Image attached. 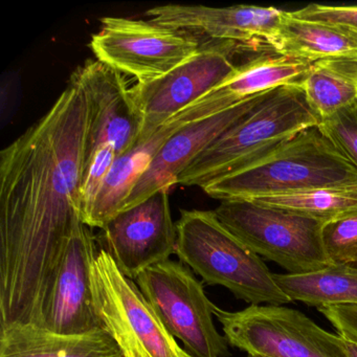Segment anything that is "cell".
Instances as JSON below:
<instances>
[{
  "mask_svg": "<svg viewBox=\"0 0 357 357\" xmlns=\"http://www.w3.org/2000/svg\"><path fill=\"white\" fill-rule=\"evenodd\" d=\"M89 109L70 78L51 109L0 153V328L35 326L82 220Z\"/></svg>",
  "mask_w": 357,
  "mask_h": 357,
  "instance_id": "6da1fadb",
  "label": "cell"
},
{
  "mask_svg": "<svg viewBox=\"0 0 357 357\" xmlns=\"http://www.w3.org/2000/svg\"><path fill=\"white\" fill-rule=\"evenodd\" d=\"M319 122L300 85L279 87L208 145L183 171L178 185L204 189L260 162Z\"/></svg>",
  "mask_w": 357,
  "mask_h": 357,
  "instance_id": "7a4b0ae2",
  "label": "cell"
},
{
  "mask_svg": "<svg viewBox=\"0 0 357 357\" xmlns=\"http://www.w3.org/2000/svg\"><path fill=\"white\" fill-rule=\"evenodd\" d=\"M349 185H357L356 167L315 126L298 133L260 162L202 190L222 202Z\"/></svg>",
  "mask_w": 357,
  "mask_h": 357,
  "instance_id": "3957f363",
  "label": "cell"
},
{
  "mask_svg": "<svg viewBox=\"0 0 357 357\" xmlns=\"http://www.w3.org/2000/svg\"><path fill=\"white\" fill-rule=\"evenodd\" d=\"M175 255L208 285L229 289L250 305L289 304L260 256L218 220L214 211L181 210Z\"/></svg>",
  "mask_w": 357,
  "mask_h": 357,
  "instance_id": "277c9868",
  "label": "cell"
},
{
  "mask_svg": "<svg viewBox=\"0 0 357 357\" xmlns=\"http://www.w3.org/2000/svg\"><path fill=\"white\" fill-rule=\"evenodd\" d=\"M214 212L240 241L287 273H311L332 264L321 221L250 199L222 200Z\"/></svg>",
  "mask_w": 357,
  "mask_h": 357,
  "instance_id": "5b68a950",
  "label": "cell"
},
{
  "mask_svg": "<svg viewBox=\"0 0 357 357\" xmlns=\"http://www.w3.org/2000/svg\"><path fill=\"white\" fill-rule=\"evenodd\" d=\"M167 331L191 357H229V342L215 327L214 305L187 265L169 260L135 278Z\"/></svg>",
  "mask_w": 357,
  "mask_h": 357,
  "instance_id": "8992f818",
  "label": "cell"
},
{
  "mask_svg": "<svg viewBox=\"0 0 357 357\" xmlns=\"http://www.w3.org/2000/svg\"><path fill=\"white\" fill-rule=\"evenodd\" d=\"M93 277L98 317L124 357H185L135 280L120 271L104 248L98 252Z\"/></svg>",
  "mask_w": 357,
  "mask_h": 357,
  "instance_id": "52a82bcc",
  "label": "cell"
},
{
  "mask_svg": "<svg viewBox=\"0 0 357 357\" xmlns=\"http://www.w3.org/2000/svg\"><path fill=\"white\" fill-rule=\"evenodd\" d=\"M229 346L248 357H349L340 334L319 327L302 311L277 305L223 310L214 305Z\"/></svg>",
  "mask_w": 357,
  "mask_h": 357,
  "instance_id": "ba28073f",
  "label": "cell"
},
{
  "mask_svg": "<svg viewBox=\"0 0 357 357\" xmlns=\"http://www.w3.org/2000/svg\"><path fill=\"white\" fill-rule=\"evenodd\" d=\"M89 47L98 61L135 77L137 83H148L193 57L202 47L185 32L150 20L104 17Z\"/></svg>",
  "mask_w": 357,
  "mask_h": 357,
  "instance_id": "9c48e42d",
  "label": "cell"
},
{
  "mask_svg": "<svg viewBox=\"0 0 357 357\" xmlns=\"http://www.w3.org/2000/svg\"><path fill=\"white\" fill-rule=\"evenodd\" d=\"M229 43L206 45L187 61L158 80L129 89L141 120L137 143L151 139L171 119L225 82L237 70Z\"/></svg>",
  "mask_w": 357,
  "mask_h": 357,
  "instance_id": "30bf717a",
  "label": "cell"
},
{
  "mask_svg": "<svg viewBox=\"0 0 357 357\" xmlns=\"http://www.w3.org/2000/svg\"><path fill=\"white\" fill-rule=\"evenodd\" d=\"M96 238L83 221L77 223L56 267L37 327L77 335L102 327L93 298Z\"/></svg>",
  "mask_w": 357,
  "mask_h": 357,
  "instance_id": "8fae6325",
  "label": "cell"
},
{
  "mask_svg": "<svg viewBox=\"0 0 357 357\" xmlns=\"http://www.w3.org/2000/svg\"><path fill=\"white\" fill-rule=\"evenodd\" d=\"M103 231L104 250L120 271L135 280L144 271L169 260L176 250V225L169 190H162L110 219Z\"/></svg>",
  "mask_w": 357,
  "mask_h": 357,
  "instance_id": "7c38bea8",
  "label": "cell"
},
{
  "mask_svg": "<svg viewBox=\"0 0 357 357\" xmlns=\"http://www.w3.org/2000/svg\"><path fill=\"white\" fill-rule=\"evenodd\" d=\"M122 75L98 60H87L70 76L82 89L89 109L85 160L105 145L114 146L120 156L137 144L141 120Z\"/></svg>",
  "mask_w": 357,
  "mask_h": 357,
  "instance_id": "4fadbf2b",
  "label": "cell"
},
{
  "mask_svg": "<svg viewBox=\"0 0 357 357\" xmlns=\"http://www.w3.org/2000/svg\"><path fill=\"white\" fill-rule=\"evenodd\" d=\"M286 11L275 7L239 5L158 6L146 12L150 22L179 32L206 35L237 47L273 52L275 36Z\"/></svg>",
  "mask_w": 357,
  "mask_h": 357,
  "instance_id": "5bb4252c",
  "label": "cell"
},
{
  "mask_svg": "<svg viewBox=\"0 0 357 357\" xmlns=\"http://www.w3.org/2000/svg\"><path fill=\"white\" fill-rule=\"evenodd\" d=\"M269 93L206 120L181 127L156 152L127 198L124 210L144 202L156 192L178 185L179 176L192 162L227 129L250 114Z\"/></svg>",
  "mask_w": 357,
  "mask_h": 357,
  "instance_id": "9a60e30c",
  "label": "cell"
},
{
  "mask_svg": "<svg viewBox=\"0 0 357 357\" xmlns=\"http://www.w3.org/2000/svg\"><path fill=\"white\" fill-rule=\"evenodd\" d=\"M311 62L264 52L237 66L233 75L169 122L179 126L206 120L286 85H300Z\"/></svg>",
  "mask_w": 357,
  "mask_h": 357,
  "instance_id": "2e32d148",
  "label": "cell"
},
{
  "mask_svg": "<svg viewBox=\"0 0 357 357\" xmlns=\"http://www.w3.org/2000/svg\"><path fill=\"white\" fill-rule=\"evenodd\" d=\"M0 357H124L104 328L66 335L35 326L0 328Z\"/></svg>",
  "mask_w": 357,
  "mask_h": 357,
  "instance_id": "e0dca14e",
  "label": "cell"
},
{
  "mask_svg": "<svg viewBox=\"0 0 357 357\" xmlns=\"http://www.w3.org/2000/svg\"><path fill=\"white\" fill-rule=\"evenodd\" d=\"M181 127L176 123L168 122L151 139L135 144L126 153L118 156L83 222L91 229H102L110 219L122 212L127 198L156 152Z\"/></svg>",
  "mask_w": 357,
  "mask_h": 357,
  "instance_id": "ac0fdd59",
  "label": "cell"
},
{
  "mask_svg": "<svg viewBox=\"0 0 357 357\" xmlns=\"http://www.w3.org/2000/svg\"><path fill=\"white\" fill-rule=\"evenodd\" d=\"M273 51L311 63L326 58L357 55V32L327 22L298 20L286 11Z\"/></svg>",
  "mask_w": 357,
  "mask_h": 357,
  "instance_id": "d6986e66",
  "label": "cell"
},
{
  "mask_svg": "<svg viewBox=\"0 0 357 357\" xmlns=\"http://www.w3.org/2000/svg\"><path fill=\"white\" fill-rule=\"evenodd\" d=\"M275 283L291 302L317 309L357 305V266L331 264L306 273H273Z\"/></svg>",
  "mask_w": 357,
  "mask_h": 357,
  "instance_id": "ffe728a7",
  "label": "cell"
},
{
  "mask_svg": "<svg viewBox=\"0 0 357 357\" xmlns=\"http://www.w3.org/2000/svg\"><path fill=\"white\" fill-rule=\"evenodd\" d=\"M300 86L321 121L354 105L357 103V55L312 62Z\"/></svg>",
  "mask_w": 357,
  "mask_h": 357,
  "instance_id": "44dd1931",
  "label": "cell"
},
{
  "mask_svg": "<svg viewBox=\"0 0 357 357\" xmlns=\"http://www.w3.org/2000/svg\"><path fill=\"white\" fill-rule=\"evenodd\" d=\"M250 200L309 217L326 225L357 215V185L319 188Z\"/></svg>",
  "mask_w": 357,
  "mask_h": 357,
  "instance_id": "7402d4cb",
  "label": "cell"
},
{
  "mask_svg": "<svg viewBox=\"0 0 357 357\" xmlns=\"http://www.w3.org/2000/svg\"><path fill=\"white\" fill-rule=\"evenodd\" d=\"M321 235L332 264L357 266V215L326 223Z\"/></svg>",
  "mask_w": 357,
  "mask_h": 357,
  "instance_id": "603a6c76",
  "label": "cell"
},
{
  "mask_svg": "<svg viewBox=\"0 0 357 357\" xmlns=\"http://www.w3.org/2000/svg\"><path fill=\"white\" fill-rule=\"evenodd\" d=\"M319 128L357 168V103L324 119Z\"/></svg>",
  "mask_w": 357,
  "mask_h": 357,
  "instance_id": "cb8c5ba5",
  "label": "cell"
},
{
  "mask_svg": "<svg viewBox=\"0 0 357 357\" xmlns=\"http://www.w3.org/2000/svg\"><path fill=\"white\" fill-rule=\"evenodd\" d=\"M118 158L114 146L105 145L96 150L84 162L82 178V220L89 216L101 191L102 185Z\"/></svg>",
  "mask_w": 357,
  "mask_h": 357,
  "instance_id": "d4e9b609",
  "label": "cell"
},
{
  "mask_svg": "<svg viewBox=\"0 0 357 357\" xmlns=\"http://www.w3.org/2000/svg\"><path fill=\"white\" fill-rule=\"evenodd\" d=\"M290 13L298 20L327 22L357 32V6H325L311 3Z\"/></svg>",
  "mask_w": 357,
  "mask_h": 357,
  "instance_id": "484cf974",
  "label": "cell"
},
{
  "mask_svg": "<svg viewBox=\"0 0 357 357\" xmlns=\"http://www.w3.org/2000/svg\"><path fill=\"white\" fill-rule=\"evenodd\" d=\"M319 312L325 315L342 337L357 342V305L319 309Z\"/></svg>",
  "mask_w": 357,
  "mask_h": 357,
  "instance_id": "4316f807",
  "label": "cell"
},
{
  "mask_svg": "<svg viewBox=\"0 0 357 357\" xmlns=\"http://www.w3.org/2000/svg\"><path fill=\"white\" fill-rule=\"evenodd\" d=\"M342 337V336H340ZM342 346L349 357H357V342L342 337Z\"/></svg>",
  "mask_w": 357,
  "mask_h": 357,
  "instance_id": "83f0119b",
  "label": "cell"
},
{
  "mask_svg": "<svg viewBox=\"0 0 357 357\" xmlns=\"http://www.w3.org/2000/svg\"><path fill=\"white\" fill-rule=\"evenodd\" d=\"M185 357H191V356H190L189 354H187V353H185Z\"/></svg>",
  "mask_w": 357,
  "mask_h": 357,
  "instance_id": "f1b7e54d",
  "label": "cell"
}]
</instances>
